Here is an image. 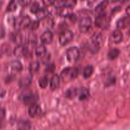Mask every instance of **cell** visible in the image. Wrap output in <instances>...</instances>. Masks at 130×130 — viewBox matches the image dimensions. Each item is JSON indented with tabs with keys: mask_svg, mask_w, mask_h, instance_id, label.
I'll list each match as a JSON object with an SVG mask.
<instances>
[{
	"mask_svg": "<svg viewBox=\"0 0 130 130\" xmlns=\"http://www.w3.org/2000/svg\"><path fill=\"white\" fill-rule=\"evenodd\" d=\"M79 74V70L76 67H67L61 72V77L64 81H69L76 78Z\"/></svg>",
	"mask_w": 130,
	"mask_h": 130,
	"instance_id": "6da1fadb",
	"label": "cell"
},
{
	"mask_svg": "<svg viewBox=\"0 0 130 130\" xmlns=\"http://www.w3.org/2000/svg\"><path fill=\"white\" fill-rule=\"evenodd\" d=\"M31 20L29 17L24 16L17 18L14 22V25L17 29H22L30 25Z\"/></svg>",
	"mask_w": 130,
	"mask_h": 130,
	"instance_id": "7a4b0ae2",
	"label": "cell"
},
{
	"mask_svg": "<svg viewBox=\"0 0 130 130\" xmlns=\"http://www.w3.org/2000/svg\"><path fill=\"white\" fill-rule=\"evenodd\" d=\"M92 25V20L89 17H85L80 20L79 23V29L83 33L88 31Z\"/></svg>",
	"mask_w": 130,
	"mask_h": 130,
	"instance_id": "3957f363",
	"label": "cell"
},
{
	"mask_svg": "<svg viewBox=\"0 0 130 130\" xmlns=\"http://www.w3.org/2000/svg\"><path fill=\"white\" fill-rule=\"evenodd\" d=\"M74 34L71 30H66L61 33L59 36V43L61 45L66 46L72 40Z\"/></svg>",
	"mask_w": 130,
	"mask_h": 130,
	"instance_id": "277c9868",
	"label": "cell"
},
{
	"mask_svg": "<svg viewBox=\"0 0 130 130\" xmlns=\"http://www.w3.org/2000/svg\"><path fill=\"white\" fill-rule=\"evenodd\" d=\"M66 55H67V58L69 62H76L79 57V50L77 47L72 46L67 50Z\"/></svg>",
	"mask_w": 130,
	"mask_h": 130,
	"instance_id": "5b68a950",
	"label": "cell"
},
{
	"mask_svg": "<svg viewBox=\"0 0 130 130\" xmlns=\"http://www.w3.org/2000/svg\"><path fill=\"white\" fill-rule=\"evenodd\" d=\"M109 22V18L105 13H100L96 18L95 25L99 27H105Z\"/></svg>",
	"mask_w": 130,
	"mask_h": 130,
	"instance_id": "8992f818",
	"label": "cell"
},
{
	"mask_svg": "<svg viewBox=\"0 0 130 130\" xmlns=\"http://www.w3.org/2000/svg\"><path fill=\"white\" fill-rule=\"evenodd\" d=\"M53 35L50 31H46L41 36V41L44 44H48L53 41Z\"/></svg>",
	"mask_w": 130,
	"mask_h": 130,
	"instance_id": "52a82bcc",
	"label": "cell"
},
{
	"mask_svg": "<svg viewBox=\"0 0 130 130\" xmlns=\"http://www.w3.org/2000/svg\"><path fill=\"white\" fill-rule=\"evenodd\" d=\"M22 100L25 104L30 106L35 104V96L31 93H27L24 94L22 96Z\"/></svg>",
	"mask_w": 130,
	"mask_h": 130,
	"instance_id": "ba28073f",
	"label": "cell"
},
{
	"mask_svg": "<svg viewBox=\"0 0 130 130\" xmlns=\"http://www.w3.org/2000/svg\"><path fill=\"white\" fill-rule=\"evenodd\" d=\"M27 53V48L24 45H18L17 46L15 47L14 49L13 53L16 57H24Z\"/></svg>",
	"mask_w": 130,
	"mask_h": 130,
	"instance_id": "9c48e42d",
	"label": "cell"
},
{
	"mask_svg": "<svg viewBox=\"0 0 130 130\" xmlns=\"http://www.w3.org/2000/svg\"><path fill=\"white\" fill-rule=\"evenodd\" d=\"M60 79L58 75L55 74L50 79V88L52 90H55L58 88L60 86Z\"/></svg>",
	"mask_w": 130,
	"mask_h": 130,
	"instance_id": "30bf717a",
	"label": "cell"
},
{
	"mask_svg": "<svg viewBox=\"0 0 130 130\" xmlns=\"http://www.w3.org/2000/svg\"><path fill=\"white\" fill-rule=\"evenodd\" d=\"M77 95H78L79 99L81 101L86 100L90 96V93L86 88H81L79 90H77Z\"/></svg>",
	"mask_w": 130,
	"mask_h": 130,
	"instance_id": "8fae6325",
	"label": "cell"
},
{
	"mask_svg": "<svg viewBox=\"0 0 130 130\" xmlns=\"http://www.w3.org/2000/svg\"><path fill=\"white\" fill-rule=\"evenodd\" d=\"M112 41L114 43L116 44H118L120 43L122 41L123 38V35L122 32L120 30L118 29V30H115L112 33Z\"/></svg>",
	"mask_w": 130,
	"mask_h": 130,
	"instance_id": "7c38bea8",
	"label": "cell"
},
{
	"mask_svg": "<svg viewBox=\"0 0 130 130\" xmlns=\"http://www.w3.org/2000/svg\"><path fill=\"white\" fill-rule=\"evenodd\" d=\"M35 14L38 20H44L48 17L49 11L46 8H40Z\"/></svg>",
	"mask_w": 130,
	"mask_h": 130,
	"instance_id": "4fadbf2b",
	"label": "cell"
},
{
	"mask_svg": "<svg viewBox=\"0 0 130 130\" xmlns=\"http://www.w3.org/2000/svg\"><path fill=\"white\" fill-rule=\"evenodd\" d=\"M129 24V19L128 17H123L122 19H119L118 20V23H117V27L119 29V30L120 29H124V28L126 27L127 26H128Z\"/></svg>",
	"mask_w": 130,
	"mask_h": 130,
	"instance_id": "5bb4252c",
	"label": "cell"
},
{
	"mask_svg": "<svg viewBox=\"0 0 130 130\" xmlns=\"http://www.w3.org/2000/svg\"><path fill=\"white\" fill-rule=\"evenodd\" d=\"M31 124L28 121H20L17 124V130H30Z\"/></svg>",
	"mask_w": 130,
	"mask_h": 130,
	"instance_id": "9a60e30c",
	"label": "cell"
},
{
	"mask_svg": "<svg viewBox=\"0 0 130 130\" xmlns=\"http://www.w3.org/2000/svg\"><path fill=\"white\" fill-rule=\"evenodd\" d=\"M39 112V105H37V104H34L33 105H30V107L29 109V116H30L31 118H35L37 115L38 114V113Z\"/></svg>",
	"mask_w": 130,
	"mask_h": 130,
	"instance_id": "2e32d148",
	"label": "cell"
},
{
	"mask_svg": "<svg viewBox=\"0 0 130 130\" xmlns=\"http://www.w3.org/2000/svg\"><path fill=\"white\" fill-rule=\"evenodd\" d=\"M35 53L38 57L43 58L47 53L46 48L44 45H40L36 47L35 50Z\"/></svg>",
	"mask_w": 130,
	"mask_h": 130,
	"instance_id": "e0dca14e",
	"label": "cell"
},
{
	"mask_svg": "<svg viewBox=\"0 0 130 130\" xmlns=\"http://www.w3.org/2000/svg\"><path fill=\"white\" fill-rule=\"evenodd\" d=\"M10 67H11V69L15 71H17V72H20L23 69L22 63L19 60H17L12 61L10 63Z\"/></svg>",
	"mask_w": 130,
	"mask_h": 130,
	"instance_id": "ac0fdd59",
	"label": "cell"
},
{
	"mask_svg": "<svg viewBox=\"0 0 130 130\" xmlns=\"http://www.w3.org/2000/svg\"><path fill=\"white\" fill-rule=\"evenodd\" d=\"M119 53H120V52L118 49L117 48H113V49H111L109 50V52H108V58L111 60H115L116 58H117L119 56Z\"/></svg>",
	"mask_w": 130,
	"mask_h": 130,
	"instance_id": "d6986e66",
	"label": "cell"
},
{
	"mask_svg": "<svg viewBox=\"0 0 130 130\" xmlns=\"http://www.w3.org/2000/svg\"><path fill=\"white\" fill-rule=\"evenodd\" d=\"M108 5H109V2L107 0H104L96 7V11L99 13H102L104 10L106 8Z\"/></svg>",
	"mask_w": 130,
	"mask_h": 130,
	"instance_id": "ffe728a7",
	"label": "cell"
},
{
	"mask_svg": "<svg viewBox=\"0 0 130 130\" xmlns=\"http://www.w3.org/2000/svg\"><path fill=\"white\" fill-rule=\"evenodd\" d=\"M93 73V67L91 66H88L84 69L83 76L85 78H88Z\"/></svg>",
	"mask_w": 130,
	"mask_h": 130,
	"instance_id": "44dd1931",
	"label": "cell"
},
{
	"mask_svg": "<svg viewBox=\"0 0 130 130\" xmlns=\"http://www.w3.org/2000/svg\"><path fill=\"white\" fill-rule=\"evenodd\" d=\"M17 8V2L15 0H11L6 8V11L12 12V11H15Z\"/></svg>",
	"mask_w": 130,
	"mask_h": 130,
	"instance_id": "7402d4cb",
	"label": "cell"
},
{
	"mask_svg": "<svg viewBox=\"0 0 130 130\" xmlns=\"http://www.w3.org/2000/svg\"><path fill=\"white\" fill-rule=\"evenodd\" d=\"M77 89L74 88L68 89L66 92V96L69 99H72L75 97L77 95Z\"/></svg>",
	"mask_w": 130,
	"mask_h": 130,
	"instance_id": "603a6c76",
	"label": "cell"
},
{
	"mask_svg": "<svg viewBox=\"0 0 130 130\" xmlns=\"http://www.w3.org/2000/svg\"><path fill=\"white\" fill-rule=\"evenodd\" d=\"M39 69V63L38 61L32 62L29 66V71L32 73L36 72Z\"/></svg>",
	"mask_w": 130,
	"mask_h": 130,
	"instance_id": "cb8c5ba5",
	"label": "cell"
},
{
	"mask_svg": "<svg viewBox=\"0 0 130 130\" xmlns=\"http://www.w3.org/2000/svg\"><path fill=\"white\" fill-rule=\"evenodd\" d=\"M77 4V0H65L64 8H72Z\"/></svg>",
	"mask_w": 130,
	"mask_h": 130,
	"instance_id": "d4e9b609",
	"label": "cell"
},
{
	"mask_svg": "<svg viewBox=\"0 0 130 130\" xmlns=\"http://www.w3.org/2000/svg\"><path fill=\"white\" fill-rule=\"evenodd\" d=\"M30 82H31V78L30 77H29V76L24 77L20 79V85L22 86H28L30 83Z\"/></svg>",
	"mask_w": 130,
	"mask_h": 130,
	"instance_id": "484cf974",
	"label": "cell"
},
{
	"mask_svg": "<svg viewBox=\"0 0 130 130\" xmlns=\"http://www.w3.org/2000/svg\"><path fill=\"white\" fill-rule=\"evenodd\" d=\"M48 84V79L46 77H42L41 79H40L39 81V85L40 86V87L41 88H45L47 87Z\"/></svg>",
	"mask_w": 130,
	"mask_h": 130,
	"instance_id": "4316f807",
	"label": "cell"
},
{
	"mask_svg": "<svg viewBox=\"0 0 130 130\" xmlns=\"http://www.w3.org/2000/svg\"><path fill=\"white\" fill-rule=\"evenodd\" d=\"M64 1L65 0H55L53 5L57 9L64 8Z\"/></svg>",
	"mask_w": 130,
	"mask_h": 130,
	"instance_id": "83f0119b",
	"label": "cell"
},
{
	"mask_svg": "<svg viewBox=\"0 0 130 130\" xmlns=\"http://www.w3.org/2000/svg\"><path fill=\"white\" fill-rule=\"evenodd\" d=\"M39 8H40V7H39V4H38L37 2H35L31 5L30 10L32 13H36L38 11V10H39Z\"/></svg>",
	"mask_w": 130,
	"mask_h": 130,
	"instance_id": "f1b7e54d",
	"label": "cell"
},
{
	"mask_svg": "<svg viewBox=\"0 0 130 130\" xmlns=\"http://www.w3.org/2000/svg\"><path fill=\"white\" fill-rule=\"evenodd\" d=\"M32 0H17V3L22 6H26L30 5Z\"/></svg>",
	"mask_w": 130,
	"mask_h": 130,
	"instance_id": "f546056e",
	"label": "cell"
},
{
	"mask_svg": "<svg viewBox=\"0 0 130 130\" xmlns=\"http://www.w3.org/2000/svg\"><path fill=\"white\" fill-rule=\"evenodd\" d=\"M5 117V110L3 108L0 107V123L4 119Z\"/></svg>",
	"mask_w": 130,
	"mask_h": 130,
	"instance_id": "4dcf8cb0",
	"label": "cell"
},
{
	"mask_svg": "<svg viewBox=\"0 0 130 130\" xmlns=\"http://www.w3.org/2000/svg\"><path fill=\"white\" fill-rule=\"evenodd\" d=\"M55 0H42L43 4H44L45 6H49L51 5H53V3H54Z\"/></svg>",
	"mask_w": 130,
	"mask_h": 130,
	"instance_id": "1f68e13d",
	"label": "cell"
},
{
	"mask_svg": "<svg viewBox=\"0 0 130 130\" xmlns=\"http://www.w3.org/2000/svg\"><path fill=\"white\" fill-rule=\"evenodd\" d=\"M31 25V29H32V30H35V29H36L37 28L39 27V23L38 22V21H36V22H34L32 24V25Z\"/></svg>",
	"mask_w": 130,
	"mask_h": 130,
	"instance_id": "d6a6232c",
	"label": "cell"
},
{
	"mask_svg": "<svg viewBox=\"0 0 130 130\" xmlns=\"http://www.w3.org/2000/svg\"><path fill=\"white\" fill-rule=\"evenodd\" d=\"M5 29L3 27L0 26V39H2L5 37Z\"/></svg>",
	"mask_w": 130,
	"mask_h": 130,
	"instance_id": "836d02e7",
	"label": "cell"
},
{
	"mask_svg": "<svg viewBox=\"0 0 130 130\" xmlns=\"http://www.w3.org/2000/svg\"><path fill=\"white\" fill-rule=\"evenodd\" d=\"M126 13H127V15H128V17L129 15V6L127 7L126 10Z\"/></svg>",
	"mask_w": 130,
	"mask_h": 130,
	"instance_id": "e575fe53",
	"label": "cell"
},
{
	"mask_svg": "<svg viewBox=\"0 0 130 130\" xmlns=\"http://www.w3.org/2000/svg\"><path fill=\"white\" fill-rule=\"evenodd\" d=\"M108 1V2H109V3H116L117 1H119V0H107Z\"/></svg>",
	"mask_w": 130,
	"mask_h": 130,
	"instance_id": "d590c367",
	"label": "cell"
}]
</instances>
